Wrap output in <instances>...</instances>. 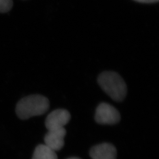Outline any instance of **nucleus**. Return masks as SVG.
Returning <instances> with one entry per match:
<instances>
[{
	"instance_id": "nucleus-8",
	"label": "nucleus",
	"mask_w": 159,
	"mask_h": 159,
	"mask_svg": "<svg viewBox=\"0 0 159 159\" xmlns=\"http://www.w3.org/2000/svg\"><path fill=\"white\" fill-rule=\"evenodd\" d=\"M12 0H0V12L9 11L12 7Z\"/></svg>"
},
{
	"instance_id": "nucleus-3",
	"label": "nucleus",
	"mask_w": 159,
	"mask_h": 159,
	"mask_svg": "<svg viewBox=\"0 0 159 159\" xmlns=\"http://www.w3.org/2000/svg\"><path fill=\"white\" fill-rule=\"evenodd\" d=\"M119 111L108 103L102 102L97 107L95 114L97 123L101 125H114L120 120Z\"/></svg>"
},
{
	"instance_id": "nucleus-9",
	"label": "nucleus",
	"mask_w": 159,
	"mask_h": 159,
	"mask_svg": "<svg viewBox=\"0 0 159 159\" xmlns=\"http://www.w3.org/2000/svg\"><path fill=\"white\" fill-rule=\"evenodd\" d=\"M137 2H142V3H153L158 2L159 0H134Z\"/></svg>"
},
{
	"instance_id": "nucleus-10",
	"label": "nucleus",
	"mask_w": 159,
	"mask_h": 159,
	"mask_svg": "<svg viewBox=\"0 0 159 159\" xmlns=\"http://www.w3.org/2000/svg\"><path fill=\"white\" fill-rule=\"evenodd\" d=\"M68 159H80L79 158H77V157H71V158H69Z\"/></svg>"
},
{
	"instance_id": "nucleus-4",
	"label": "nucleus",
	"mask_w": 159,
	"mask_h": 159,
	"mask_svg": "<svg viewBox=\"0 0 159 159\" xmlns=\"http://www.w3.org/2000/svg\"><path fill=\"white\" fill-rule=\"evenodd\" d=\"M70 119L71 115L67 110L64 109L54 110L46 118V128L48 131L64 128V126L70 121Z\"/></svg>"
},
{
	"instance_id": "nucleus-1",
	"label": "nucleus",
	"mask_w": 159,
	"mask_h": 159,
	"mask_svg": "<svg viewBox=\"0 0 159 159\" xmlns=\"http://www.w3.org/2000/svg\"><path fill=\"white\" fill-rule=\"evenodd\" d=\"M49 107L50 102L47 97L34 94L21 99L17 103L16 112L20 119L27 120L45 113Z\"/></svg>"
},
{
	"instance_id": "nucleus-2",
	"label": "nucleus",
	"mask_w": 159,
	"mask_h": 159,
	"mask_svg": "<svg viewBox=\"0 0 159 159\" xmlns=\"http://www.w3.org/2000/svg\"><path fill=\"white\" fill-rule=\"evenodd\" d=\"M98 83L104 91L116 102L123 101L127 94V85L119 74L104 71L99 75Z\"/></svg>"
},
{
	"instance_id": "nucleus-7",
	"label": "nucleus",
	"mask_w": 159,
	"mask_h": 159,
	"mask_svg": "<svg viewBox=\"0 0 159 159\" xmlns=\"http://www.w3.org/2000/svg\"><path fill=\"white\" fill-rule=\"evenodd\" d=\"M32 159H58L56 152L46 144H40L37 146Z\"/></svg>"
},
{
	"instance_id": "nucleus-6",
	"label": "nucleus",
	"mask_w": 159,
	"mask_h": 159,
	"mask_svg": "<svg viewBox=\"0 0 159 159\" xmlns=\"http://www.w3.org/2000/svg\"><path fill=\"white\" fill-rule=\"evenodd\" d=\"M90 155L92 159H116L117 150L113 144L105 143L91 148Z\"/></svg>"
},
{
	"instance_id": "nucleus-5",
	"label": "nucleus",
	"mask_w": 159,
	"mask_h": 159,
	"mask_svg": "<svg viewBox=\"0 0 159 159\" xmlns=\"http://www.w3.org/2000/svg\"><path fill=\"white\" fill-rule=\"evenodd\" d=\"M66 134L65 128L49 130L44 137L45 144L54 151H58L64 145V137Z\"/></svg>"
}]
</instances>
